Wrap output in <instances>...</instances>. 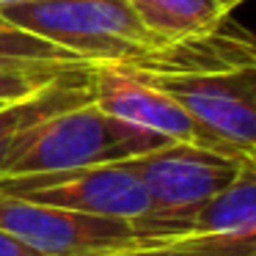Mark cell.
Masks as SVG:
<instances>
[{"instance_id": "1", "label": "cell", "mask_w": 256, "mask_h": 256, "mask_svg": "<svg viewBox=\"0 0 256 256\" xmlns=\"http://www.w3.org/2000/svg\"><path fill=\"white\" fill-rule=\"evenodd\" d=\"M0 17L80 61L127 69H157L171 44L160 42L130 0H30L0 8Z\"/></svg>"}, {"instance_id": "2", "label": "cell", "mask_w": 256, "mask_h": 256, "mask_svg": "<svg viewBox=\"0 0 256 256\" xmlns=\"http://www.w3.org/2000/svg\"><path fill=\"white\" fill-rule=\"evenodd\" d=\"M166 144H174V140L154 135L149 130L132 127L105 113L91 100L42 122L22 144L6 176L58 174L105 166V162H122L154 152Z\"/></svg>"}, {"instance_id": "3", "label": "cell", "mask_w": 256, "mask_h": 256, "mask_svg": "<svg viewBox=\"0 0 256 256\" xmlns=\"http://www.w3.org/2000/svg\"><path fill=\"white\" fill-rule=\"evenodd\" d=\"M124 162L149 193L152 218L146 234L157 242L182 237L196 212L226 190L245 168L242 157L193 144H166Z\"/></svg>"}, {"instance_id": "4", "label": "cell", "mask_w": 256, "mask_h": 256, "mask_svg": "<svg viewBox=\"0 0 256 256\" xmlns=\"http://www.w3.org/2000/svg\"><path fill=\"white\" fill-rule=\"evenodd\" d=\"M0 190L28 201H39V204L72 210L80 212V215L127 220L135 223L144 234H146V223L152 218L149 193L124 160L91 168H74V171H58V174L3 176Z\"/></svg>"}, {"instance_id": "5", "label": "cell", "mask_w": 256, "mask_h": 256, "mask_svg": "<svg viewBox=\"0 0 256 256\" xmlns=\"http://www.w3.org/2000/svg\"><path fill=\"white\" fill-rule=\"evenodd\" d=\"M127 72L174 96L206 132L240 157L256 149V66L223 72Z\"/></svg>"}, {"instance_id": "6", "label": "cell", "mask_w": 256, "mask_h": 256, "mask_svg": "<svg viewBox=\"0 0 256 256\" xmlns=\"http://www.w3.org/2000/svg\"><path fill=\"white\" fill-rule=\"evenodd\" d=\"M0 228L42 256H105L122 248L157 242L135 223L80 215L0 190Z\"/></svg>"}, {"instance_id": "7", "label": "cell", "mask_w": 256, "mask_h": 256, "mask_svg": "<svg viewBox=\"0 0 256 256\" xmlns=\"http://www.w3.org/2000/svg\"><path fill=\"white\" fill-rule=\"evenodd\" d=\"M91 94L105 113L132 124V127L149 130L174 144H193L240 157L237 152L223 146L215 135L206 132L174 96H168L162 88L122 66H110V64L91 66Z\"/></svg>"}, {"instance_id": "8", "label": "cell", "mask_w": 256, "mask_h": 256, "mask_svg": "<svg viewBox=\"0 0 256 256\" xmlns=\"http://www.w3.org/2000/svg\"><path fill=\"white\" fill-rule=\"evenodd\" d=\"M168 242L201 256H254L256 254V174L248 166L226 190L206 201L188 232Z\"/></svg>"}, {"instance_id": "9", "label": "cell", "mask_w": 256, "mask_h": 256, "mask_svg": "<svg viewBox=\"0 0 256 256\" xmlns=\"http://www.w3.org/2000/svg\"><path fill=\"white\" fill-rule=\"evenodd\" d=\"M91 66L66 72L52 86L42 88L39 94L25 96L17 102H3L0 105V179L6 176L8 166L20 154L22 144L30 138L42 122L69 108H78L83 102H91Z\"/></svg>"}, {"instance_id": "10", "label": "cell", "mask_w": 256, "mask_h": 256, "mask_svg": "<svg viewBox=\"0 0 256 256\" xmlns=\"http://www.w3.org/2000/svg\"><path fill=\"white\" fill-rule=\"evenodd\" d=\"M140 22L166 44L198 39L228 22L218 0H130Z\"/></svg>"}, {"instance_id": "11", "label": "cell", "mask_w": 256, "mask_h": 256, "mask_svg": "<svg viewBox=\"0 0 256 256\" xmlns=\"http://www.w3.org/2000/svg\"><path fill=\"white\" fill-rule=\"evenodd\" d=\"M91 64L80 61L78 56L56 47L44 39L14 28L0 17V69H17V72H69L83 69Z\"/></svg>"}, {"instance_id": "12", "label": "cell", "mask_w": 256, "mask_h": 256, "mask_svg": "<svg viewBox=\"0 0 256 256\" xmlns=\"http://www.w3.org/2000/svg\"><path fill=\"white\" fill-rule=\"evenodd\" d=\"M69 72H78V69H69ZM66 72H17V69H0V105L39 94L42 88L52 86Z\"/></svg>"}, {"instance_id": "13", "label": "cell", "mask_w": 256, "mask_h": 256, "mask_svg": "<svg viewBox=\"0 0 256 256\" xmlns=\"http://www.w3.org/2000/svg\"><path fill=\"white\" fill-rule=\"evenodd\" d=\"M105 256H201V254L179 248L174 242H144V245H132V248L113 250V254H105Z\"/></svg>"}, {"instance_id": "14", "label": "cell", "mask_w": 256, "mask_h": 256, "mask_svg": "<svg viewBox=\"0 0 256 256\" xmlns=\"http://www.w3.org/2000/svg\"><path fill=\"white\" fill-rule=\"evenodd\" d=\"M0 256H42V254H36L34 248L22 245L17 237H12L8 232L0 228Z\"/></svg>"}, {"instance_id": "15", "label": "cell", "mask_w": 256, "mask_h": 256, "mask_svg": "<svg viewBox=\"0 0 256 256\" xmlns=\"http://www.w3.org/2000/svg\"><path fill=\"white\" fill-rule=\"evenodd\" d=\"M218 3H220V6H223V12H228V14H232L234 8L240 6V3H245V0H218Z\"/></svg>"}, {"instance_id": "16", "label": "cell", "mask_w": 256, "mask_h": 256, "mask_svg": "<svg viewBox=\"0 0 256 256\" xmlns=\"http://www.w3.org/2000/svg\"><path fill=\"white\" fill-rule=\"evenodd\" d=\"M245 166H248L250 171L256 174V149H250V152H248V157H245Z\"/></svg>"}, {"instance_id": "17", "label": "cell", "mask_w": 256, "mask_h": 256, "mask_svg": "<svg viewBox=\"0 0 256 256\" xmlns=\"http://www.w3.org/2000/svg\"><path fill=\"white\" fill-rule=\"evenodd\" d=\"M12 3H30V0H0V8H3V6H12Z\"/></svg>"}, {"instance_id": "18", "label": "cell", "mask_w": 256, "mask_h": 256, "mask_svg": "<svg viewBox=\"0 0 256 256\" xmlns=\"http://www.w3.org/2000/svg\"><path fill=\"white\" fill-rule=\"evenodd\" d=\"M254 256H256V254H254Z\"/></svg>"}]
</instances>
